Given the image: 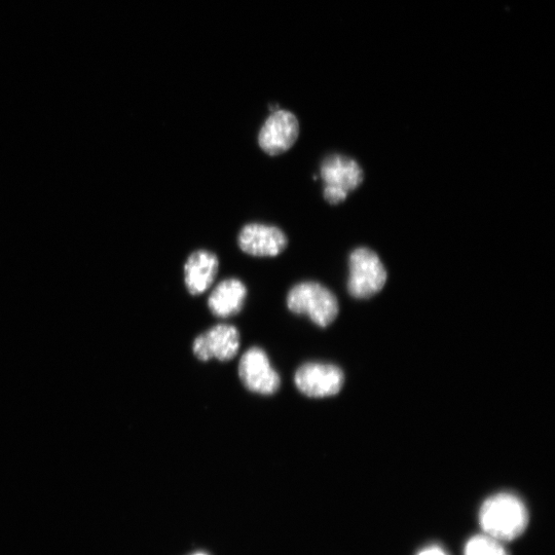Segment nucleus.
<instances>
[{"mask_svg": "<svg viewBox=\"0 0 555 555\" xmlns=\"http://www.w3.org/2000/svg\"><path fill=\"white\" fill-rule=\"evenodd\" d=\"M247 296L246 286L239 279L221 281L209 296L208 306L217 317L228 318L238 314Z\"/></svg>", "mask_w": 555, "mask_h": 555, "instance_id": "nucleus-11", "label": "nucleus"}, {"mask_svg": "<svg viewBox=\"0 0 555 555\" xmlns=\"http://www.w3.org/2000/svg\"><path fill=\"white\" fill-rule=\"evenodd\" d=\"M465 555H508L500 541L481 535L471 538L465 548Z\"/></svg>", "mask_w": 555, "mask_h": 555, "instance_id": "nucleus-12", "label": "nucleus"}, {"mask_svg": "<svg viewBox=\"0 0 555 555\" xmlns=\"http://www.w3.org/2000/svg\"><path fill=\"white\" fill-rule=\"evenodd\" d=\"M219 269V261L213 252L198 250L190 255L184 265L185 285L192 295L207 291L213 284Z\"/></svg>", "mask_w": 555, "mask_h": 555, "instance_id": "nucleus-10", "label": "nucleus"}, {"mask_svg": "<svg viewBox=\"0 0 555 555\" xmlns=\"http://www.w3.org/2000/svg\"><path fill=\"white\" fill-rule=\"evenodd\" d=\"M288 309L309 317L320 327L330 325L339 315L336 295L317 282H302L293 286L287 295Z\"/></svg>", "mask_w": 555, "mask_h": 555, "instance_id": "nucleus-2", "label": "nucleus"}, {"mask_svg": "<svg viewBox=\"0 0 555 555\" xmlns=\"http://www.w3.org/2000/svg\"><path fill=\"white\" fill-rule=\"evenodd\" d=\"M240 249L255 257H275L288 245L284 232L277 227L263 224H249L239 234Z\"/></svg>", "mask_w": 555, "mask_h": 555, "instance_id": "nucleus-9", "label": "nucleus"}, {"mask_svg": "<svg viewBox=\"0 0 555 555\" xmlns=\"http://www.w3.org/2000/svg\"><path fill=\"white\" fill-rule=\"evenodd\" d=\"M240 348V335L236 327L227 324L216 325L194 343V353L202 361L233 359Z\"/></svg>", "mask_w": 555, "mask_h": 555, "instance_id": "nucleus-8", "label": "nucleus"}, {"mask_svg": "<svg viewBox=\"0 0 555 555\" xmlns=\"http://www.w3.org/2000/svg\"><path fill=\"white\" fill-rule=\"evenodd\" d=\"M348 290L356 299L372 298L387 282V271L377 253L358 248L350 255Z\"/></svg>", "mask_w": 555, "mask_h": 555, "instance_id": "nucleus-3", "label": "nucleus"}, {"mask_svg": "<svg viewBox=\"0 0 555 555\" xmlns=\"http://www.w3.org/2000/svg\"><path fill=\"white\" fill-rule=\"evenodd\" d=\"M479 523L486 535L498 541H511L527 529L529 513L520 498L502 493L484 503L479 513Z\"/></svg>", "mask_w": 555, "mask_h": 555, "instance_id": "nucleus-1", "label": "nucleus"}, {"mask_svg": "<svg viewBox=\"0 0 555 555\" xmlns=\"http://www.w3.org/2000/svg\"><path fill=\"white\" fill-rule=\"evenodd\" d=\"M239 376L244 386L253 393L272 395L280 388L279 375L267 354L259 348H252L242 356Z\"/></svg>", "mask_w": 555, "mask_h": 555, "instance_id": "nucleus-7", "label": "nucleus"}, {"mask_svg": "<svg viewBox=\"0 0 555 555\" xmlns=\"http://www.w3.org/2000/svg\"><path fill=\"white\" fill-rule=\"evenodd\" d=\"M418 555H448L438 546H431L422 550Z\"/></svg>", "mask_w": 555, "mask_h": 555, "instance_id": "nucleus-13", "label": "nucleus"}, {"mask_svg": "<svg viewBox=\"0 0 555 555\" xmlns=\"http://www.w3.org/2000/svg\"><path fill=\"white\" fill-rule=\"evenodd\" d=\"M300 136V123L290 111L278 109L265 122L258 134V144L269 156L290 150Z\"/></svg>", "mask_w": 555, "mask_h": 555, "instance_id": "nucleus-5", "label": "nucleus"}, {"mask_svg": "<svg viewBox=\"0 0 555 555\" xmlns=\"http://www.w3.org/2000/svg\"><path fill=\"white\" fill-rule=\"evenodd\" d=\"M296 387L305 395L322 398L338 394L344 385V374L336 365L306 363L294 377Z\"/></svg>", "mask_w": 555, "mask_h": 555, "instance_id": "nucleus-6", "label": "nucleus"}, {"mask_svg": "<svg viewBox=\"0 0 555 555\" xmlns=\"http://www.w3.org/2000/svg\"><path fill=\"white\" fill-rule=\"evenodd\" d=\"M320 173L324 183V198L331 205L343 203L363 181V171L358 163L341 155L325 158Z\"/></svg>", "mask_w": 555, "mask_h": 555, "instance_id": "nucleus-4", "label": "nucleus"}, {"mask_svg": "<svg viewBox=\"0 0 555 555\" xmlns=\"http://www.w3.org/2000/svg\"><path fill=\"white\" fill-rule=\"evenodd\" d=\"M196 555H205V554L199 553V554H196Z\"/></svg>", "mask_w": 555, "mask_h": 555, "instance_id": "nucleus-14", "label": "nucleus"}]
</instances>
